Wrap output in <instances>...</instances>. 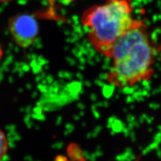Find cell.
Listing matches in <instances>:
<instances>
[{"label": "cell", "instance_id": "5b68a950", "mask_svg": "<svg viewBox=\"0 0 161 161\" xmlns=\"http://www.w3.org/2000/svg\"><path fill=\"white\" fill-rule=\"evenodd\" d=\"M11 1H12V0H0V2H8Z\"/></svg>", "mask_w": 161, "mask_h": 161}, {"label": "cell", "instance_id": "7a4b0ae2", "mask_svg": "<svg viewBox=\"0 0 161 161\" xmlns=\"http://www.w3.org/2000/svg\"><path fill=\"white\" fill-rule=\"evenodd\" d=\"M133 11L131 0H106L85 10L80 21L94 48L108 57L115 42L140 21L133 18Z\"/></svg>", "mask_w": 161, "mask_h": 161}, {"label": "cell", "instance_id": "277c9868", "mask_svg": "<svg viewBox=\"0 0 161 161\" xmlns=\"http://www.w3.org/2000/svg\"><path fill=\"white\" fill-rule=\"evenodd\" d=\"M9 150L8 140L6 134L0 130V161H2L8 154Z\"/></svg>", "mask_w": 161, "mask_h": 161}, {"label": "cell", "instance_id": "3957f363", "mask_svg": "<svg viewBox=\"0 0 161 161\" xmlns=\"http://www.w3.org/2000/svg\"><path fill=\"white\" fill-rule=\"evenodd\" d=\"M8 29L14 42L22 48H28L36 41L39 33L37 19L32 15L23 14L12 17Z\"/></svg>", "mask_w": 161, "mask_h": 161}, {"label": "cell", "instance_id": "6da1fadb", "mask_svg": "<svg viewBox=\"0 0 161 161\" xmlns=\"http://www.w3.org/2000/svg\"><path fill=\"white\" fill-rule=\"evenodd\" d=\"M154 48L142 21L124 33L113 45L108 57L112 65L109 83L119 88L132 87L150 77L153 72Z\"/></svg>", "mask_w": 161, "mask_h": 161}]
</instances>
